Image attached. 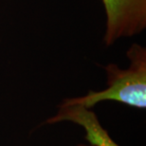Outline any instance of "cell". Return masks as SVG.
I'll return each instance as SVG.
<instances>
[{"instance_id": "obj_1", "label": "cell", "mask_w": 146, "mask_h": 146, "mask_svg": "<svg viewBox=\"0 0 146 146\" xmlns=\"http://www.w3.org/2000/svg\"><path fill=\"white\" fill-rule=\"evenodd\" d=\"M130 60L128 68H121L116 64H108L107 87L101 91L90 90L86 95L68 98L63 102L79 104L91 109L104 101H114L139 109L146 108V48L133 44L126 52Z\"/></svg>"}, {"instance_id": "obj_2", "label": "cell", "mask_w": 146, "mask_h": 146, "mask_svg": "<svg viewBox=\"0 0 146 146\" xmlns=\"http://www.w3.org/2000/svg\"><path fill=\"white\" fill-rule=\"evenodd\" d=\"M106 13L104 42L111 46L122 37L136 35L146 28V0H102Z\"/></svg>"}, {"instance_id": "obj_3", "label": "cell", "mask_w": 146, "mask_h": 146, "mask_svg": "<svg viewBox=\"0 0 146 146\" xmlns=\"http://www.w3.org/2000/svg\"><path fill=\"white\" fill-rule=\"evenodd\" d=\"M63 121H69L81 126L86 132L84 139L88 143L95 146H121L103 127L98 116L92 109L63 102L58 107L56 114L46 119V123L54 124Z\"/></svg>"}, {"instance_id": "obj_4", "label": "cell", "mask_w": 146, "mask_h": 146, "mask_svg": "<svg viewBox=\"0 0 146 146\" xmlns=\"http://www.w3.org/2000/svg\"><path fill=\"white\" fill-rule=\"evenodd\" d=\"M76 146H95V145H93L91 143H79Z\"/></svg>"}]
</instances>
